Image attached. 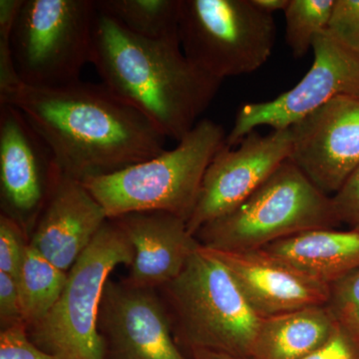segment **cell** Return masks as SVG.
Returning <instances> with one entry per match:
<instances>
[{"label":"cell","instance_id":"10","mask_svg":"<svg viewBox=\"0 0 359 359\" xmlns=\"http://www.w3.org/2000/svg\"><path fill=\"white\" fill-rule=\"evenodd\" d=\"M236 148L226 144L205 170L187 229L196 236L205 224L233 211L289 159L290 129L261 135L250 132Z\"/></svg>","mask_w":359,"mask_h":359},{"label":"cell","instance_id":"25","mask_svg":"<svg viewBox=\"0 0 359 359\" xmlns=\"http://www.w3.org/2000/svg\"><path fill=\"white\" fill-rule=\"evenodd\" d=\"M327 32L359 51V0H334Z\"/></svg>","mask_w":359,"mask_h":359},{"label":"cell","instance_id":"8","mask_svg":"<svg viewBox=\"0 0 359 359\" xmlns=\"http://www.w3.org/2000/svg\"><path fill=\"white\" fill-rule=\"evenodd\" d=\"M178 32L187 58L221 81L266 65L276 36L273 14L252 0H181Z\"/></svg>","mask_w":359,"mask_h":359},{"label":"cell","instance_id":"14","mask_svg":"<svg viewBox=\"0 0 359 359\" xmlns=\"http://www.w3.org/2000/svg\"><path fill=\"white\" fill-rule=\"evenodd\" d=\"M207 250L228 269L245 301L261 318L327 304L330 285L263 250Z\"/></svg>","mask_w":359,"mask_h":359},{"label":"cell","instance_id":"1","mask_svg":"<svg viewBox=\"0 0 359 359\" xmlns=\"http://www.w3.org/2000/svg\"><path fill=\"white\" fill-rule=\"evenodd\" d=\"M51 149L63 176L77 182L116 173L164 152L166 137L103 83H18L0 93Z\"/></svg>","mask_w":359,"mask_h":359},{"label":"cell","instance_id":"20","mask_svg":"<svg viewBox=\"0 0 359 359\" xmlns=\"http://www.w3.org/2000/svg\"><path fill=\"white\" fill-rule=\"evenodd\" d=\"M99 13L151 40L179 39L181 0H95Z\"/></svg>","mask_w":359,"mask_h":359},{"label":"cell","instance_id":"12","mask_svg":"<svg viewBox=\"0 0 359 359\" xmlns=\"http://www.w3.org/2000/svg\"><path fill=\"white\" fill-rule=\"evenodd\" d=\"M290 129V159L332 197L359 168V99L337 97Z\"/></svg>","mask_w":359,"mask_h":359},{"label":"cell","instance_id":"23","mask_svg":"<svg viewBox=\"0 0 359 359\" xmlns=\"http://www.w3.org/2000/svg\"><path fill=\"white\" fill-rule=\"evenodd\" d=\"M23 0H0V93L20 83L14 69L11 34Z\"/></svg>","mask_w":359,"mask_h":359},{"label":"cell","instance_id":"24","mask_svg":"<svg viewBox=\"0 0 359 359\" xmlns=\"http://www.w3.org/2000/svg\"><path fill=\"white\" fill-rule=\"evenodd\" d=\"M26 247L20 224L2 214L0 217V271L16 280Z\"/></svg>","mask_w":359,"mask_h":359},{"label":"cell","instance_id":"22","mask_svg":"<svg viewBox=\"0 0 359 359\" xmlns=\"http://www.w3.org/2000/svg\"><path fill=\"white\" fill-rule=\"evenodd\" d=\"M330 287L327 306L339 332L353 349H359V269Z\"/></svg>","mask_w":359,"mask_h":359},{"label":"cell","instance_id":"21","mask_svg":"<svg viewBox=\"0 0 359 359\" xmlns=\"http://www.w3.org/2000/svg\"><path fill=\"white\" fill-rule=\"evenodd\" d=\"M334 0H290L285 13V41L297 58L313 50L314 39L327 29Z\"/></svg>","mask_w":359,"mask_h":359},{"label":"cell","instance_id":"28","mask_svg":"<svg viewBox=\"0 0 359 359\" xmlns=\"http://www.w3.org/2000/svg\"><path fill=\"white\" fill-rule=\"evenodd\" d=\"M0 318L4 328L23 323L18 283L13 276L0 271Z\"/></svg>","mask_w":359,"mask_h":359},{"label":"cell","instance_id":"7","mask_svg":"<svg viewBox=\"0 0 359 359\" xmlns=\"http://www.w3.org/2000/svg\"><path fill=\"white\" fill-rule=\"evenodd\" d=\"M167 290L191 348L249 358L262 320L224 264L200 245Z\"/></svg>","mask_w":359,"mask_h":359},{"label":"cell","instance_id":"29","mask_svg":"<svg viewBox=\"0 0 359 359\" xmlns=\"http://www.w3.org/2000/svg\"><path fill=\"white\" fill-rule=\"evenodd\" d=\"M302 359H355L353 349L341 332H337L327 344Z\"/></svg>","mask_w":359,"mask_h":359},{"label":"cell","instance_id":"4","mask_svg":"<svg viewBox=\"0 0 359 359\" xmlns=\"http://www.w3.org/2000/svg\"><path fill=\"white\" fill-rule=\"evenodd\" d=\"M340 224L334 201L287 159L237 208L196 233L209 250H259L302 231Z\"/></svg>","mask_w":359,"mask_h":359},{"label":"cell","instance_id":"6","mask_svg":"<svg viewBox=\"0 0 359 359\" xmlns=\"http://www.w3.org/2000/svg\"><path fill=\"white\" fill-rule=\"evenodd\" d=\"M95 0H23L11 34L20 83L58 87L79 81L91 61Z\"/></svg>","mask_w":359,"mask_h":359},{"label":"cell","instance_id":"18","mask_svg":"<svg viewBox=\"0 0 359 359\" xmlns=\"http://www.w3.org/2000/svg\"><path fill=\"white\" fill-rule=\"evenodd\" d=\"M339 332L327 306L263 318L250 359H302Z\"/></svg>","mask_w":359,"mask_h":359},{"label":"cell","instance_id":"17","mask_svg":"<svg viewBox=\"0 0 359 359\" xmlns=\"http://www.w3.org/2000/svg\"><path fill=\"white\" fill-rule=\"evenodd\" d=\"M259 250L327 285L359 269V231L355 230L302 231Z\"/></svg>","mask_w":359,"mask_h":359},{"label":"cell","instance_id":"3","mask_svg":"<svg viewBox=\"0 0 359 359\" xmlns=\"http://www.w3.org/2000/svg\"><path fill=\"white\" fill-rule=\"evenodd\" d=\"M222 125L202 119L176 148L116 173L83 182L108 219L162 212L188 222L208 166L226 144Z\"/></svg>","mask_w":359,"mask_h":359},{"label":"cell","instance_id":"27","mask_svg":"<svg viewBox=\"0 0 359 359\" xmlns=\"http://www.w3.org/2000/svg\"><path fill=\"white\" fill-rule=\"evenodd\" d=\"M332 201L340 224L359 231V168L332 196Z\"/></svg>","mask_w":359,"mask_h":359},{"label":"cell","instance_id":"19","mask_svg":"<svg viewBox=\"0 0 359 359\" xmlns=\"http://www.w3.org/2000/svg\"><path fill=\"white\" fill-rule=\"evenodd\" d=\"M68 273L61 271L28 245L16 278L21 313L26 327L43 320L60 299Z\"/></svg>","mask_w":359,"mask_h":359},{"label":"cell","instance_id":"30","mask_svg":"<svg viewBox=\"0 0 359 359\" xmlns=\"http://www.w3.org/2000/svg\"><path fill=\"white\" fill-rule=\"evenodd\" d=\"M194 359H250L205 348H191Z\"/></svg>","mask_w":359,"mask_h":359},{"label":"cell","instance_id":"15","mask_svg":"<svg viewBox=\"0 0 359 359\" xmlns=\"http://www.w3.org/2000/svg\"><path fill=\"white\" fill-rule=\"evenodd\" d=\"M107 219L81 182L62 176L37 219L30 245L68 273Z\"/></svg>","mask_w":359,"mask_h":359},{"label":"cell","instance_id":"9","mask_svg":"<svg viewBox=\"0 0 359 359\" xmlns=\"http://www.w3.org/2000/svg\"><path fill=\"white\" fill-rule=\"evenodd\" d=\"M313 63L294 88L264 102L238 110L226 145L235 147L257 127L287 129L304 116L339 96L359 99V51L321 32L313 44Z\"/></svg>","mask_w":359,"mask_h":359},{"label":"cell","instance_id":"26","mask_svg":"<svg viewBox=\"0 0 359 359\" xmlns=\"http://www.w3.org/2000/svg\"><path fill=\"white\" fill-rule=\"evenodd\" d=\"M0 359H60L42 351L28 337L27 327L20 323L0 334Z\"/></svg>","mask_w":359,"mask_h":359},{"label":"cell","instance_id":"13","mask_svg":"<svg viewBox=\"0 0 359 359\" xmlns=\"http://www.w3.org/2000/svg\"><path fill=\"white\" fill-rule=\"evenodd\" d=\"M98 327L111 359H185L152 289L107 282Z\"/></svg>","mask_w":359,"mask_h":359},{"label":"cell","instance_id":"2","mask_svg":"<svg viewBox=\"0 0 359 359\" xmlns=\"http://www.w3.org/2000/svg\"><path fill=\"white\" fill-rule=\"evenodd\" d=\"M90 63L115 95L177 142L200 121L223 82L191 62L179 39H144L99 11Z\"/></svg>","mask_w":359,"mask_h":359},{"label":"cell","instance_id":"31","mask_svg":"<svg viewBox=\"0 0 359 359\" xmlns=\"http://www.w3.org/2000/svg\"><path fill=\"white\" fill-rule=\"evenodd\" d=\"M252 4L264 13L273 14L276 11H285L290 0H252Z\"/></svg>","mask_w":359,"mask_h":359},{"label":"cell","instance_id":"5","mask_svg":"<svg viewBox=\"0 0 359 359\" xmlns=\"http://www.w3.org/2000/svg\"><path fill=\"white\" fill-rule=\"evenodd\" d=\"M134 250L114 219H108L68 271L67 283L50 313L33 325L30 339L60 359H106L98 320L111 271L133 263Z\"/></svg>","mask_w":359,"mask_h":359},{"label":"cell","instance_id":"16","mask_svg":"<svg viewBox=\"0 0 359 359\" xmlns=\"http://www.w3.org/2000/svg\"><path fill=\"white\" fill-rule=\"evenodd\" d=\"M114 219L133 247L129 285L144 289L168 285L200 247L184 219L162 212H134Z\"/></svg>","mask_w":359,"mask_h":359},{"label":"cell","instance_id":"11","mask_svg":"<svg viewBox=\"0 0 359 359\" xmlns=\"http://www.w3.org/2000/svg\"><path fill=\"white\" fill-rule=\"evenodd\" d=\"M63 174L55 156L18 108L0 104V187L9 218L39 219Z\"/></svg>","mask_w":359,"mask_h":359}]
</instances>
